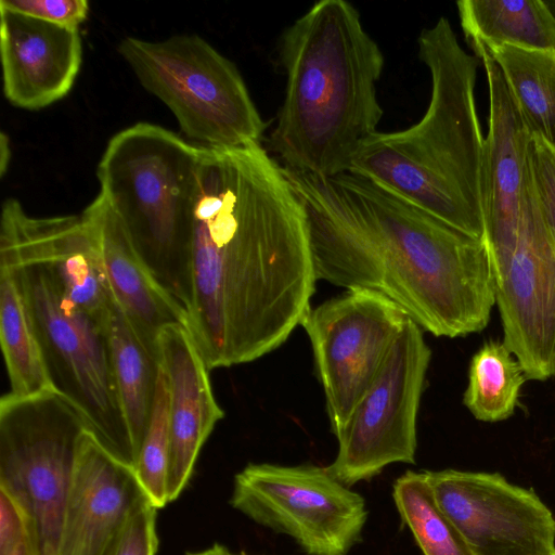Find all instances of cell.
Masks as SVG:
<instances>
[{"label":"cell","instance_id":"1","mask_svg":"<svg viewBox=\"0 0 555 555\" xmlns=\"http://www.w3.org/2000/svg\"><path fill=\"white\" fill-rule=\"evenodd\" d=\"M317 281L306 211L285 168L260 143L202 147L185 312L208 369L285 343Z\"/></svg>","mask_w":555,"mask_h":555},{"label":"cell","instance_id":"2","mask_svg":"<svg viewBox=\"0 0 555 555\" xmlns=\"http://www.w3.org/2000/svg\"><path fill=\"white\" fill-rule=\"evenodd\" d=\"M285 170L306 211L317 280L377 292L437 337L487 327L496 284L485 241L360 175Z\"/></svg>","mask_w":555,"mask_h":555},{"label":"cell","instance_id":"3","mask_svg":"<svg viewBox=\"0 0 555 555\" xmlns=\"http://www.w3.org/2000/svg\"><path fill=\"white\" fill-rule=\"evenodd\" d=\"M0 267L21 289L54 391L112 455L134 468L111 356L114 297L89 219L82 212L34 217L17 199H5Z\"/></svg>","mask_w":555,"mask_h":555},{"label":"cell","instance_id":"4","mask_svg":"<svg viewBox=\"0 0 555 555\" xmlns=\"http://www.w3.org/2000/svg\"><path fill=\"white\" fill-rule=\"evenodd\" d=\"M278 54L286 87L272 152L292 171H348L384 114L376 85L385 57L360 13L345 0H321L284 30Z\"/></svg>","mask_w":555,"mask_h":555},{"label":"cell","instance_id":"5","mask_svg":"<svg viewBox=\"0 0 555 555\" xmlns=\"http://www.w3.org/2000/svg\"><path fill=\"white\" fill-rule=\"evenodd\" d=\"M417 46L431 80L424 116L404 130L371 135L348 171L485 241V138L475 100L480 60L460 46L444 16L421 31Z\"/></svg>","mask_w":555,"mask_h":555},{"label":"cell","instance_id":"6","mask_svg":"<svg viewBox=\"0 0 555 555\" xmlns=\"http://www.w3.org/2000/svg\"><path fill=\"white\" fill-rule=\"evenodd\" d=\"M202 147L158 125L137 122L107 143L98 164L102 194L137 253L185 310Z\"/></svg>","mask_w":555,"mask_h":555},{"label":"cell","instance_id":"7","mask_svg":"<svg viewBox=\"0 0 555 555\" xmlns=\"http://www.w3.org/2000/svg\"><path fill=\"white\" fill-rule=\"evenodd\" d=\"M117 50L195 145L233 149L260 143L267 124L242 75L202 37L173 35L150 41L129 36Z\"/></svg>","mask_w":555,"mask_h":555},{"label":"cell","instance_id":"8","mask_svg":"<svg viewBox=\"0 0 555 555\" xmlns=\"http://www.w3.org/2000/svg\"><path fill=\"white\" fill-rule=\"evenodd\" d=\"M79 411L55 391L0 399V490L26 516L38 555H57L83 435Z\"/></svg>","mask_w":555,"mask_h":555},{"label":"cell","instance_id":"9","mask_svg":"<svg viewBox=\"0 0 555 555\" xmlns=\"http://www.w3.org/2000/svg\"><path fill=\"white\" fill-rule=\"evenodd\" d=\"M230 504L308 555H347L367 518L362 495L312 464H248L234 477Z\"/></svg>","mask_w":555,"mask_h":555},{"label":"cell","instance_id":"10","mask_svg":"<svg viewBox=\"0 0 555 555\" xmlns=\"http://www.w3.org/2000/svg\"><path fill=\"white\" fill-rule=\"evenodd\" d=\"M421 326L410 317L345 428L326 470L351 487L392 463H415L416 416L430 361Z\"/></svg>","mask_w":555,"mask_h":555},{"label":"cell","instance_id":"11","mask_svg":"<svg viewBox=\"0 0 555 555\" xmlns=\"http://www.w3.org/2000/svg\"><path fill=\"white\" fill-rule=\"evenodd\" d=\"M406 318L386 296L359 287L304 317L300 325L311 341L335 436L371 387Z\"/></svg>","mask_w":555,"mask_h":555},{"label":"cell","instance_id":"12","mask_svg":"<svg viewBox=\"0 0 555 555\" xmlns=\"http://www.w3.org/2000/svg\"><path fill=\"white\" fill-rule=\"evenodd\" d=\"M424 473L474 555H555V517L531 489L498 473Z\"/></svg>","mask_w":555,"mask_h":555},{"label":"cell","instance_id":"13","mask_svg":"<svg viewBox=\"0 0 555 555\" xmlns=\"http://www.w3.org/2000/svg\"><path fill=\"white\" fill-rule=\"evenodd\" d=\"M504 344L528 379L555 377V247L541 216L528 163L517 242L496 283Z\"/></svg>","mask_w":555,"mask_h":555},{"label":"cell","instance_id":"14","mask_svg":"<svg viewBox=\"0 0 555 555\" xmlns=\"http://www.w3.org/2000/svg\"><path fill=\"white\" fill-rule=\"evenodd\" d=\"M478 59L483 64L489 91V130L482 165L485 241L496 284L516 247L531 135L499 65L488 52Z\"/></svg>","mask_w":555,"mask_h":555},{"label":"cell","instance_id":"15","mask_svg":"<svg viewBox=\"0 0 555 555\" xmlns=\"http://www.w3.org/2000/svg\"><path fill=\"white\" fill-rule=\"evenodd\" d=\"M151 503L133 467L88 430L80 442L57 555H109L131 515Z\"/></svg>","mask_w":555,"mask_h":555},{"label":"cell","instance_id":"16","mask_svg":"<svg viewBox=\"0 0 555 555\" xmlns=\"http://www.w3.org/2000/svg\"><path fill=\"white\" fill-rule=\"evenodd\" d=\"M3 93L14 106L44 108L68 94L82 62L78 29L0 7Z\"/></svg>","mask_w":555,"mask_h":555},{"label":"cell","instance_id":"17","mask_svg":"<svg viewBox=\"0 0 555 555\" xmlns=\"http://www.w3.org/2000/svg\"><path fill=\"white\" fill-rule=\"evenodd\" d=\"M157 348L169 391L167 495L172 502L188 485L203 444L224 412L215 399L209 369L185 325L163 328Z\"/></svg>","mask_w":555,"mask_h":555},{"label":"cell","instance_id":"18","mask_svg":"<svg viewBox=\"0 0 555 555\" xmlns=\"http://www.w3.org/2000/svg\"><path fill=\"white\" fill-rule=\"evenodd\" d=\"M82 212L93 225L114 300L144 346L158 358L160 331L175 324L186 326L185 310L153 275L102 194Z\"/></svg>","mask_w":555,"mask_h":555},{"label":"cell","instance_id":"19","mask_svg":"<svg viewBox=\"0 0 555 555\" xmlns=\"http://www.w3.org/2000/svg\"><path fill=\"white\" fill-rule=\"evenodd\" d=\"M456 7L477 59L502 46L555 52V20L544 0H461Z\"/></svg>","mask_w":555,"mask_h":555},{"label":"cell","instance_id":"20","mask_svg":"<svg viewBox=\"0 0 555 555\" xmlns=\"http://www.w3.org/2000/svg\"><path fill=\"white\" fill-rule=\"evenodd\" d=\"M109 346L119 400L138 461L152 414L160 364L115 300L109 317Z\"/></svg>","mask_w":555,"mask_h":555},{"label":"cell","instance_id":"21","mask_svg":"<svg viewBox=\"0 0 555 555\" xmlns=\"http://www.w3.org/2000/svg\"><path fill=\"white\" fill-rule=\"evenodd\" d=\"M532 138L555 150V52L502 46L487 51Z\"/></svg>","mask_w":555,"mask_h":555},{"label":"cell","instance_id":"22","mask_svg":"<svg viewBox=\"0 0 555 555\" xmlns=\"http://www.w3.org/2000/svg\"><path fill=\"white\" fill-rule=\"evenodd\" d=\"M0 344L14 397L54 391L24 297L12 272L0 267Z\"/></svg>","mask_w":555,"mask_h":555},{"label":"cell","instance_id":"23","mask_svg":"<svg viewBox=\"0 0 555 555\" xmlns=\"http://www.w3.org/2000/svg\"><path fill=\"white\" fill-rule=\"evenodd\" d=\"M527 379L522 365L504 341H487L470 361L464 404L478 421H504L514 414Z\"/></svg>","mask_w":555,"mask_h":555},{"label":"cell","instance_id":"24","mask_svg":"<svg viewBox=\"0 0 555 555\" xmlns=\"http://www.w3.org/2000/svg\"><path fill=\"white\" fill-rule=\"evenodd\" d=\"M392 498L423 555H474L437 503L424 472L408 470L397 478Z\"/></svg>","mask_w":555,"mask_h":555},{"label":"cell","instance_id":"25","mask_svg":"<svg viewBox=\"0 0 555 555\" xmlns=\"http://www.w3.org/2000/svg\"><path fill=\"white\" fill-rule=\"evenodd\" d=\"M169 463V391L166 375L160 366L151 418L134 468L142 488L156 508L169 503L167 495Z\"/></svg>","mask_w":555,"mask_h":555},{"label":"cell","instance_id":"26","mask_svg":"<svg viewBox=\"0 0 555 555\" xmlns=\"http://www.w3.org/2000/svg\"><path fill=\"white\" fill-rule=\"evenodd\" d=\"M528 169L541 216L555 247V150L531 137Z\"/></svg>","mask_w":555,"mask_h":555},{"label":"cell","instance_id":"27","mask_svg":"<svg viewBox=\"0 0 555 555\" xmlns=\"http://www.w3.org/2000/svg\"><path fill=\"white\" fill-rule=\"evenodd\" d=\"M0 7L73 29L87 20L90 10L87 0H0Z\"/></svg>","mask_w":555,"mask_h":555},{"label":"cell","instance_id":"28","mask_svg":"<svg viewBox=\"0 0 555 555\" xmlns=\"http://www.w3.org/2000/svg\"><path fill=\"white\" fill-rule=\"evenodd\" d=\"M156 512L152 503L139 507L127 521L109 555H156Z\"/></svg>","mask_w":555,"mask_h":555},{"label":"cell","instance_id":"29","mask_svg":"<svg viewBox=\"0 0 555 555\" xmlns=\"http://www.w3.org/2000/svg\"><path fill=\"white\" fill-rule=\"evenodd\" d=\"M27 538L31 535L25 514L8 493L0 490V555Z\"/></svg>","mask_w":555,"mask_h":555},{"label":"cell","instance_id":"30","mask_svg":"<svg viewBox=\"0 0 555 555\" xmlns=\"http://www.w3.org/2000/svg\"><path fill=\"white\" fill-rule=\"evenodd\" d=\"M1 555H38V553L31 538H27L14 548Z\"/></svg>","mask_w":555,"mask_h":555},{"label":"cell","instance_id":"31","mask_svg":"<svg viewBox=\"0 0 555 555\" xmlns=\"http://www.w3.org/2000/svg\"><path fill=\"white\" fill-rule=\"evenodd\" d=\"M0 143V168L1 176L5 173L8 165L10 163V141L8 137L2 132Z\"/></svg>","mask_w":555,"mask_h":555},{"label":"cell","instance_id":"32","mask_svg":"<svg viewBox=\"0 0 555 555\" xmlns=\"http://www.w3.org/2000/svg\"><path fill=\"white\" fill-rule=\"evenodd\" d=\"M225 548L227 547L221 544H214L208 548L198 552L188 553L186 555H224Z\"/></svg>","mask_w":555,"mask_h":555},{"label":"cell","instance_id":"33","mask_svg":"<svg viewBox=\"0 0 555 555\" xmlns=\"http://www.w3.org/2000/svg\"><path fill=\"white\" fill-rule=\"evenodd\" d=\"M544 2H545L546 8L548 9V11L551 12V14L553 15V17L555 20V0H546Z\"/></svg>","mask_w":555,"mask_h":555},{"label":"cell","instance_id":"34","mask_svg":"<svg viewBox=\"0 0 555 555\" xmlns=\"http://www.w3.org/2000/svg\"><path fill=\"white\" fill-rule=\"evenodd\" d=\"M224 555H249L246 553H232L228 548H225Z\"/></svg>","mask_w":555,"mask_h":555}]
</instances>
